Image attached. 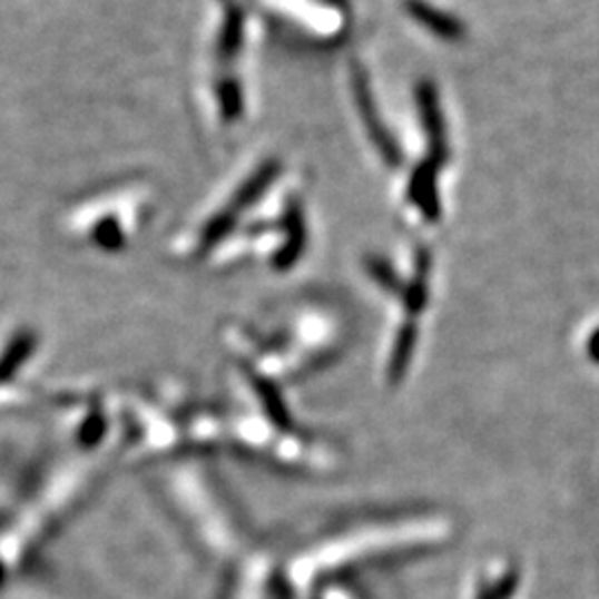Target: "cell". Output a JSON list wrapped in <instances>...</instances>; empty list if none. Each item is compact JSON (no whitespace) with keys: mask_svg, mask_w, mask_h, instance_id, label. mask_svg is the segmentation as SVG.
Masks as SVG:
<instances>
[{"mask_svg":"<svg viewBox=\"0 0 599 599\" xmlns=\"http://www.w3.org/2000/svg\"><path fill=\"white\" fill-rule=\"evenodd\" d=\"M418 105H420V114H422V122L426 127L429 140H431V158L433 163H440L446 156V136H444V125H442V114H440V105H438V96L435 89L424 82L418 89Z\"/></svg>","mask_w":599,"mask_h":599,"instance_id":"obj_1","label":"cell"},{"mask_svg":"<svg viewBox=\"0 0 599 599\" xmlns=\"http://www.w3.org/2000/svg\"><path fill=\"white\" fill-rule=\"evenodd\" d=\"M435 167L438 163L426 160L422 167L415 169L413 178H411V189L409 196L413 200V205L422 212V216L426 220H438L440 216V200H438V185H435Z\"/></svg>","mask_w":599,"mask_h":599,"instance_id":"obj_2","label":"cell"},{"mask_svg":"<svg viewBox=\"0 0 599 599\" xmlns=\"http://www.w3.org/2000/svg\"><path fill=\"white\" fill-rule=\"evenodd\" d=\"M406 11L413 16V20H418L422 27H426L431 33L440 38L458 40L464 33V27L453 16L435 9L424 0H406Z\"/></svg>","mask_w":599,"mask_h":599,"instance_id":"obj_3","label":"cell"},{"mask_svg":"<svg viewBox=\"0 0 599 599\" xmlns=\"http://www.w3.org/2000/svg\"><path fill=\"white\" fill-rule=\"evenodd\" d=\"M355 94H357V105H360V109H362V118H364V122H366V127H369V131H371L375 145H377V149L382 151V156H384L386 160L395 163V160H397L395 145H393V140L389 138V134L384 131L382 122H380L377 109H375V105H373V100H371V94H369V89H366L362 76L355 78Z\"/></svg>","mask_w":599,"mask_h":599,"instance_id":"obj_4","label":"cell"}]
</instances>
